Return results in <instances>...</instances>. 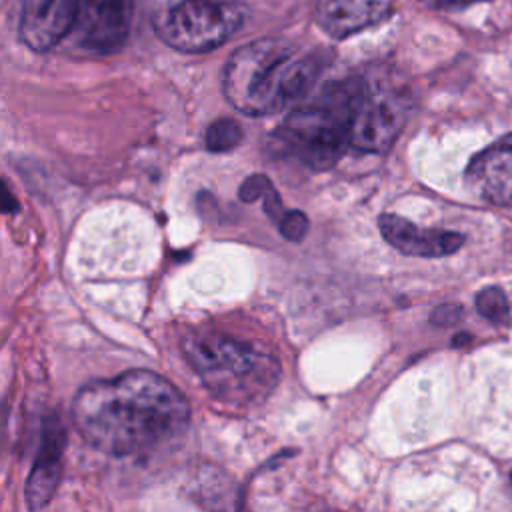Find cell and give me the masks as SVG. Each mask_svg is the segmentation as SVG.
Here are the masks:
<instances>
[{
	"mask_svg": "<svg viewBox=\"0 0 512 512\" xmlns=\"http://www.w3.org/2000/svg\"><path fill=\"white\" fill-rule=\"evenodd\" d=\"M272 188V182L264 174H252L248 176L240 186V198L244 202H254L258 198H264V194Z\"/></svg>",
	"mask_w": 512,
	"mask_h": 512,
	"instance_id": "cell-16",
	"label": "cell"
},
{
	"mask_svg": "<svg viewBox=\"0 0 512 512\" xmlns=\"http://www.w3.org/2000/svg\"><path fill=\"white\" fill-rule=\"evenodd\" d=\"M382 238L398 252L420 258H438L454 254L462 248L464 236L452 230L422 228L398 214H382L378 218Z\"/></svg>",
	"mask_w": 512,
	"mask_h": 512,
	"instance_id": "cell-10",
	"label": "cell"
},
{
	"mask_svg": "<svg viewBox=\"0 0 512 512\" xmlns=\"http://www.w3.org/2000/svg\"><path fill=\"white\" fill-rule=\"evenodd\" d=\"M476 310L492 324H502L510 318V304L502 288L488 286L476 294Z\"/></svg>",
	"mask_w": 512,
	"mask_h": 512,
	"instance_id": "cell-14",
	"label": "cell"
},
{
	"mask_svg": "<svg viewBox=\"0 0 512 512\" xmlns=\"http://www.w3.org/2000/svg\"><path fill=\"white\" fill-rule=\"evenodd\" d=\"M244 22V8L234 0H178L154 14L158 38L186 54L222 46Z\"/></svg>",
	"mask_w": 512,
	"mask_h": 512,
	"instance_id": "cell-6",
	"label": "cell"
},
{
	"mask_svg": "<svg viewBox=\"0 0 512 512\" xmlns=\"http://www.w3.org/2000/svg\"><path fill=\"white\" fill-rule=\"evenodd\" d=\"M66 436L56 422H50L42 434L40 452L26 482V504L32 510L44 508L54 496L62 476V448Z\"/></svg>",
	"mask_w": 512,
	"mask_h": 512,
	"instance_id": "cell-12",
	"label": "cell"
},
{
	"mask_svg": "<svg viewBox=\"0 0 512 512\" xmlns=\"http://www.w3.org/2000/svg\"><path fill=\"white\" fill-rule=\"evenodd\" d=\"M462 316H464V308L460 304L448 302V304L436 306L430 314V320L436 326H454L456 322L462 320Z\"/></svg>",
	"mask_w": 512,
	"mask_h": 512,
	"instance_id": "cell-17",
	"label": "cell"
},
{
	"mask_svg": "<svg viewBox=\"0 0 512 512\" xmlns=\"http://www.w3.org/2000/svg\"><path fill=\"white\" fill-rule=\"evenodd\" d=\"M182 352L206 390L220 402L248 406L264 400L280 380L278 358L256 342L226 334H192Z\"/></svg>",
	"mask_w": 512,
	"mask_h": 512,
	"instance_id": "cell-3",
	"label": "cell"
},
{
	"mask_svg": "<svg viewBox=\"0 0 512 512\" xmlns=\"http://www.w3.org/2000/svg\"><path fill=\"white\" fill-rule=\"evenodd\" d=\"M278 228H280V234L286 238V240H292V242H298L306 236L308 232V218L304 212L300 210H288L282 214V218L278 220Z\"/></svg>",
	"mask_w": 512,
	"mask_h": 512,
	"instance_id": "cell-15",
	"label": "cell"
},
{
	"mask_svg": "<svg viewBox=\"0 0 512 512\" xmlns=\"http://www.w3.org/2000/svg\"><path fill=\"white\" fill-rule=\"evenodd\" d=\"M130 24L132 0H80L78 18L68 38L80 54L106 56L126 44Z\"/></svg>",
	"mask_w": 512,
	"mask_h": 512,
	"instance_id": "cell-7",
	"label": "cell"
},
{
	"mask_svg": "<svg viewBox=\"0 0 512 512\" xmlns=\"http://www.w3.org/2000/svg\"><path fill=\"white\" fill-rule=\"evenodd\" d=\"M434 6H466V4H474V2H486V0H426Z\"/></svg>",
	"mask_w": 512,
	"mask_h": 512,
	"instance_id": "cell-18",
	"label": "cell"
},
{
	"mask_svg": "<svg viewBox=\"0 0 512 512\" xmlns=\"http://www.w3.org/2000/svg\"><path fill=\"white\" fill-rule=\"evenodd\" d=\"M72 422L98 452L140 456L178 440L190 424V406L166 378L128 370L80 388Z\"/></svg>",
	"mask_w": 512,
	"mask_h": 512,
	"instance_id": "cell-1",
	"label": "cell"
},
{
	"mask_svg": "<svg viewBox=\"0 0 512 512\" xmlns=\"http://www.w3.org/2000/svg\"><path fill=\"white\" fill-rule=\"evenodd\" d=\"M80 0H24L18 36L34 52H48L66 40L76 24Z\"/></svg>",
	"mask_w": 512,
	"mask_h": 512,
	"instance_id": "cell-8",
	"label": "cell"
},
{
	"mask_svg": "<svg viewBox=\"0 0 512 512\" xmlns=\"http://www.w3.org/2000/svg\"><path fill=\"white\" fill-rule=\"evenodd\" d=\"M322 68L316 52L282 38L252 40L232 52L224 66L226 100L248 116H266L306 96Z\"/></svg>",
	"mask_w": 512,
	"mask_h": 512,
	"instance_id": "cell-2",
	"label": "cell"
},
{
	"mask_svg": "<svg viewBox=\"0 0 512 512\" xmlns=\"http://www.w3.org/2000/svg\"><path fill=\"white\" fill-rule=\"evenodd\" d=\"M350 102V148L378 154L390 148L410 114V94L384 74L346 78Z\"/></svg>",
	"mask_w": 512,
	"mask_h": 512,
	"instance_id": "cell-5",
	"label": "cell"
},
{
	"mask_svg": "<svg viewBox=\"0 0 512 512\" xmlns=\"http://www.w3.org/2000/svg\"><path fill=\"white\" fill-rule=\"evenodd\" d=\"M464 176L482 200L498 208H512V134L478 152Z\"/></svg>",
	"mask_w": 512,
	"mask_h": 512,
	"instance_id": "cell-9",
	"label": "cell"
},
{
	"mask_svg": "<svg viewBox=\"0 0 512 512\" xmlns=\"http://www.w3.org/2000/svg\"><path fill=\"white\" fill-rule=\"evenodd\" d=\"M394 0H314L318 26L342 40L380 24L392 12Z\"/></svg>",
	"mask_w": 512,
	"mask_h": 512,
	"instance_id": "cell-11",
	"label": "cell"
},
{
	"mask_svg": "<svg viewBox=\"0 0 512 512\" xmlns=\"http://www.w3.org/2000/svg\"><path fill=\"white\" fill-rule=\"evenodd\" d=\"M242 140V128L234 118H218L206 128V148L210 152H228Z\"/></svg>",
	"mask_w": 512,
	"mask_h": 512,
	"instance_id": "cell-13",
	"label": "cell"
},
{
	"mask_svg": "<svg viewBox=\"0 0 512 512\" xmlns=\"http://www.w3.org/2000/svg\"><path fill=\"white\" fill-rule=\"evenodd\" d=\"M276 138L308 168H332L350 148L346 80L328 86L318 100L292 110L278 126Z\"/></svg>",
	"mask_w": 512,
	"mask_h": 512,
	"instance_id": "cell-4",
	"label": "cell"
}]
</instances>
